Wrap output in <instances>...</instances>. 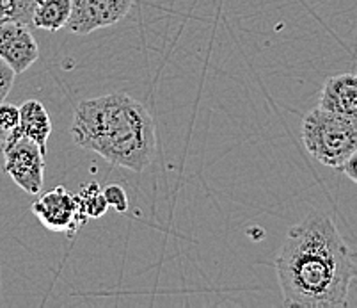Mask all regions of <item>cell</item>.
I'll return each mask as SVG.
<instances>
[{"instance_id":"obj_2","label":"cell","mask_w":357,"mask_h":308,"mask_svg":"<svg viewBox=\"0 0 357 308\" xmlns=\"http://www.w3.org/2000/svg\"><path fill=\"white\" fill-rule=\"evenodd\" d=\"M70 132L82 150L95 152L112 166L137 173L151 164L157 150L153 118L126 93L82 100L75 109Z\"/></svg>"},{"instance_id":"obj_4","label":"cell","mask_w":357,"mask_h":308,"mask_svg":"<svg viewBox=\"0 0 357 308\" xmlns=\"http://www.w3.org/2000/svg\"><path fill=\"white\" fill-rule=\"evenodd\" d=\"M31 210L45 228L52 232H64L70 237H73L80 226L87 223L77 194H71L63 186H57L41 194L32 203Z\"/></svg>"},{"instance_id":"obj_14","label":"cell","mask_w":357,"mask_h":308,"mask_svg":"<svg viewBox=\"0 0 357 308\" xmlns=\"http://www.w3.org/2000/svg\"><path fill=\"white\" fill-rule=\"evenodd\" d=\"M15 79L16 73L11 70V66H9L6 61L0 59V103L6 102L9 91H11L13 84H15Z\"/></svg>"},{"instance_id":"obj_8","label":"cell","mask_w":357,"mask_h":308,"mask_svg":"<svg viewBox=\"0 0 357 308\" xmlns=\"http://www.w3.org/2000/svg\"><path fill=\"white\" fill-rule=\"evenodd\" d=\"M318 107L329 112L357 119V79L354 73L327 77Z\"/></svg>"},{"instance_id":"obj_16","label":"cell","mask_w":357,"mask_h":308,"mask_svg":"<svg viewBox=\"0 0 357 308\" xmlns=\"http://www.w3.org/2000/svg\"><path fill=\"white\" fill-rule=\"evenodd\" d=\"M6 139H8V134H6L4 131H0V142H2V145H6ZM4 148V147H2Z\"/></svg>"},{"instance_id":"obj_10","label":"cell","mask_w":357,"mask_h":308,"mask_svg":"<svg viewBox=\"0 0 357 308\" xmlns=\"http://www.w3.org/2000/svg\"><path fill=\"white\" fill-rule=\"evenodd\" d=\"M71 0H38L32 9L31 25L41 31L57 32L68 24Z\"/></svg>"},{"instance_id":"obj_1","label":"cell","mask_w":357,"mask_h":308,"mask_svg":"<svg viewBox=\"0 0 357 308\" xmlns=\"http://www.w3.org/2000/svg\"><path fill=\"white\" fill-rule=\"evenodd\" d=\"M275 273L284 307L345 308L356 257L333 219L313 210L288 230Z\"/></svg>"},{"instance_id":"obj_9","label":"cell","mask_w":357,"mask_h":308,"mask_svg":"<svg viewBox=\"0 0 357 308\" xmlns=\"http://www.w3.org/2000/svg\"><path fill=\"white\" fill-rule=\"evenodd\" d=\"M18 109H20V119H18V125L8 134L6 142L20 138L31 139L47 155L48 138L52 134V122L45 105L38 100H27Z\"/></svg>"},{"instance_id":"obj_6","label":"cell","mask_w":357,"mask_h":308,"mask_svg":"<svg viewBox=\"0 0 357 308\" xmlns=\"http://www.w3.org/2000/svg\"><path fill=\"white\" fill-rule=\"evenodd\" d=\"M134 4L135 0H71L66 29L77 36H87L121 22Z\"/></svg>"},{"instance_id":"obj_17","label":"cell","mask_w":357,"mask_h":308,"mask_svg":"<svg viewBox=\"0 0 357 308\" xmlns=\"http://www.w3.org/2000/svg\"><path fill=\"white\" fill-rule=\"evenodd\" d=\"M2 147H4V145H2V142H0V148H2Z\"/></svg>"},{"instance_id":"obj_12","label":"cell","mask_w":357,"mask_h":308,"mask_svg":"<svg viewBox=\"0 0 357 308\" xmlns=\"http://www.w3.org/2000/svg\"><path fill=\"white\" fill-rule=\"evenodd\" d=\"M103 191V196H105V202L109 205V209H116L118 212H126L130 207L128 193L123 189L119 184H109Z\"/></svg>"},{"instance_id":"obj_5","label":"cell","mask_w":357,"mask_h":308,"mask_svg":"<svg viewBox=\"0 0 357 308\" xmlns=\"http://www.w3.org/2000/svg\"><path fill=\"white\" fill-rule=\"evenodd\" d=\"M4 171L27 194H40L45 177V154L31 139H15L4 145Z\"/></svg>"},{"instance_id":"obj_7","label":"cell","mask_w":357,"mask_h":308,"mask_svg":"<svg viewBox=\"0 0 357 308\" xmlns=\"http://www.w3.org/2000/svg\"><path fill=\"white\" fill-rule=\"evenodd\" d=\"M38 57L40 47L29 25L20 22H0V59L11 66L16 75L31 68Z\"/></svg>"},{"instance_id":"obj_15","label":"cell","mask_w":357,"mask_h":308,"mask_svg":"<svg viewBox=\"0 0 357 308\" xmlns=\"http://www.w3.org/2000/svg\"><path fill=\"white\" fill-rule=\"evenodd\" d=\"M356 168H357V152L354 155H350L349 159H347L345 162H343L342 166L337 168L336 171H342L343 175H347L349 177L350 182L356 184L357 182V173H356Z\"/></svg>"},{"instance_id":"obj_13","label":"cell","mask_w":357,"mask_h":308,"mask_svg":"<svg viewBox=\"0 0 357 308\" xmlns=\"http://www.w3.org/2000/svg\"><path fill=\"white\" fill-rule=\"evenodd\" d=\"M18 119H20V109L18 107L6 102L0 103V131L9 134L18 125Z\"/></svg>"},{"instance_id":"obj_11","label":"cell","mask_w":357,"mask_h":308,"mask_svg":"<svg viewBox=\"0 0 357 308\" xmlns=\"http://www.w3.org/2000/svg\"><path fill=\"white\" fill-rule=\"evenodd\" d=\"M77 198H79L80 209L86 214L87 219H98V217L105 216L107 210H109V205H107L105 196H103V191L98 182H89L80 187Z\"/></svg>"},{"instance_id":"obj_3","label":"cell","mask_w":357,"mask_h":308,"mask_svg":"<svg viewBox=\"0 0 357 308\" xmlns=\"http://www.w3.org/2000/svg\"><path fill=\"white\" fill-rule=\"evenodd\" d=\"M357 119L314 107L303 119V142L307 154L324 166L337 170L357 152Z\"/></svg>"}]
</instances>
